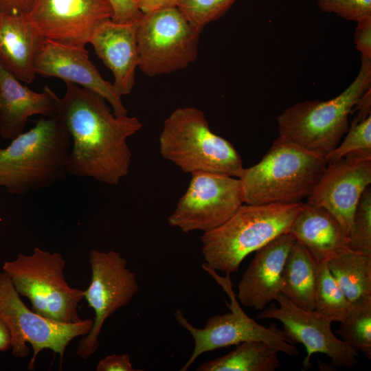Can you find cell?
<instances>
[{
	"instance_id": "1",
	"label": "cell",
	"mask_w": 371,
	"mask_h": 371,
	"mask_svg": "<svg viewBox=\"0 0 371 371\" xmlns=\"http://www.w3.org/2000/svg\"><path fill=\"white\" fill-rule=\"evenodd\" d=\"M65 85L56 116L72 142L68 175L118 185L131 163L127 139L142 124L136 117L116 116L100 95L71 82Z\"/></svg>"
},
{
	"instance_id": "2",
	"label": "cell",
	"mask_w": 371,
	"mask_h": 371,
	"mask_svg": "<svg viewBox=\"0 0 371 371\" xmlns=\"http://www.w3.org/2000/svg\"><path fill=\"white\" fill-rule=\"evenodd\" d=\"M71 146V136L56 115L41 116L0 148V188L22 195L64 181Z\"/></svg>"
},
{
	"instance_id": "3",
	"label": "cell",
	"mask_w": 371,
	"mask_h": 371,
	"mask_svg": "<svg viewBox=\"0 0 371 371\" xmlns=\"http://www.w3.org/2000/svg\"><path fill=\"white\" fill-rule=\"evenodd\" d=\"M328 161L280 137L256 164L243 168L238 177L243 201L250 205L300 203L307 198Z\"/></svg>"
},
{
	"instance_id": "4",
	"label": "cell",
	"mask_w": 371,
	"mask_h": 371,
	"mask_svg": "<svg viewBox=\"0 0 371 371\" xmlns=\"http://www.w3.org/2000/svg\"><path fill=\"white\" fill-rule=\"evenodd\" d=\"M301 205L242 204L221 225L203 232L201 240L205 264L215 271L236 272L248 255L289 232Z\"/></svg>"
},
{
	"instance_id": "5",
	"label": "cell",
	"mask_w": 371,
	"mask_h": 371,
	"mask_svg": "<svg viewBox=\"0 0 371 371\" xmlns=\"http://www.w3.org/2000/svg\"><path fill=\"white\" fill-rule=\"evenodd\" d=\"M162 157L190 175L199 172L238 177L244 168L234 145L213 133L204 113L193 106L174 110L159 137Z\"/></svg>"
},
{
	"instance_id": "6",
	"label": "cell",
	"mask_w": 371,
	"mask_h": 371,
	"mask_svg": "<svg viewBox=\"0 0 371 371\" xmlns=\"http://www.w3.org/2000/svg\"><path fill=\"white\" fill-rule=\"evenodd\" d=\"M371 87V58L361 57L357 76L339 95L326 101L299 102L278 117L280 137L322 155L340 143L349 128L348 116Z\"/></svg>"
},
{
	"instance_id": "7",
	"label": "cell",
	"mask_w": 371,
	"mask_h": 371,
	"mask_svg": "<svg viewBox=\"0 0 371 371\" xmlns=\"http://www.w3.org/2000/svg\"><path fill=\"white\" fill-rule=\"evenodd\" d=\"M65 265L59 253L36 247L30 255L19 254L15 260L5 262L3 271L9 275L17 293L30 301L33 311L53 320L77 323L82 320L78 307L84 290L68 284Z\"/></svg>"
},
{
	"instance_id": "8",
	"label": "cell",
	"mask_w": 371,
	"mask_h": 371,
	"mask_svg": "<svg viewBox=\"0 0 371 371\" xmlns=\"http://www.w3.org/2000/svg\"><path fill=\"white\" fill-rule=\"evenodd\" d=\"M201 32L177 7L142 13L137 21L138 67L150 77L187 68L197 58Z\"/></svg>"
},
{
	"instance_id": "9",
	"label": "cell",
	"mask_w": 371,
	"mask_h": 371,
	"mask_svg": "<svg viewBox=\"0 0 371 371\" xmlns=\"http://www.w3.org/2000/svg\"><path fill=\"white\" fill-rule=\"evenodd\" d=\"M203 268L214 278L229 296L230 304H227L231 311L212 316L203 328L192 325L180 309L175 311V317L177 324L190 333L194 341L193 352L180 369L181 371H186L205 352L247 341H263L278 352L290 357L299 355L298 349L286 341L283 330L279 329L275 324L265 327L245 313L232 290L229 273L223 278L218 276L215 270L206 264L203 265Z\"/></svg>"
},
{
	"instance_id": "10",
	"label": "cell",
	"mask_w": 371,
	"mask_h": 371,
	"mask_svg": "<svg viewBox=\"0 0 371 371\" xmlns=\"http://www.w3.org/2000/svg\"><path fill=\"white\" fill-rule=\"evenodd\" d=\"M0 318L8 325L12 335V353L14 357H25L33 349L28 370L34 369L38 354L44 349L59 355L61 361L67 345L74 339L87 335L93 319L77 323H65L43 317L30 309L16 291L9 275L0 272Z\"/></svg>"
},
{
	"instance_id": "11",
	"label": "cell",
	"mask_w": 371,
	"mask_h": 371,
	"mask_svg": "<svg viewBox=\"0 0 371 371\" xmlns=\"http://www.w3.org/2000/svg\"><path fill=\"white\" fill-rule=\"evenodd\" d=\"M91 279L84 298L95 313L89 333L80 341L76 355L87 359L99 347V336L105 321L131 302L139 290L136 274L115 251L92 249L89 252Z\"/></svg>"
},
{
	"instance_id": "12",
	"label": "cell",
	"mask_w": 371,
	"mask_h": 371,
	"mask_svg": "<svg viewBox=\"0 0 371 371\" xmlns=\"http://www.w3.org/2000/svg\"><path fill=\"white\" fill-rule=\"evenodd\" d=\"M188 187L168 218L184 233L212 230L227 221L243 204L237 177L199 172L191 175Z\"/></svg>"
},
{
	"instance_id": "13",
	"label": "cell",
	"mask_w": 371,
	"mask_h": 371,
	"mask_svg": "<svg viewBox=\"0 0 371 371\" xmlns=\"http://www.w3.org/2000/svg\"><path fill=\"white\" fill-rule=\"evenodd\" d=\"M275 303L262 310L257 318L275 319L283 325L286 341L302 344L306 350L303 361L305 369L310 367V359L315 353L324 354L335 368H350L359 364V352L337 337L331 328L332 322L315 310L300 308L280 293Z\"/></svg>"
},
{
	"instance_id": "14",
	"label": "cell",
	"mask_w": 371,
	"mask_h": 371,
	"mask_svg": "<svg viewBox=\"0 0 371 371\" xmlns=\"http://www.w3.org/2000/svg\"><path fill=\"white\" fill-rule=\"evenodd\" d=\"M45 39L85 47L98 24L112 17L108 0H34L25 14Z\"/></svg>"
},
{
	"instance_id": "15",
	"label": "cell",
	"mask_w": 371,
	"mask_h": 371,
	"mask_svg": "<svg viewBox=\"0 0 371 371\" xmlns=\"http://www.w3.org/2000/svg\"><path fill=\"white\" fill-rule=\"evenodd\" d=\"M371 183V153H351L328 163L307 203L328 210L348 236L356 206Z\"/></svg>"
},
{
	"instance_id": "16",
	"label": "cell",
	"mask_w": 371,
	"mask_h": 371,
	"mask_svg": "<svg viewBox=\"0 0 371 371\" xmlns=\"http://www.w3.org/2000/svg\"><path fill=\"white\" fill-rule=\"evenodd\" d=\"M34 69L36 75L56 77L100 95L110 104L116 116L128 113L113 84L102 77L85 47L45 39L36 57Z\"/></svg>"
},
{
	"instance_id": "17",
	"label": "cell",
	"mask_w": 371,
	"mask_h": 371,
	"mask_svg": "<svg viewBox=\"0 0 371 371\" xmlns=\"http://www.w3.org/2000/svg\"><path fill=\"white\" fill-rule=\"evenodd\" d=\"M290 234H283L255 252L238 284L237 297L242 305L262 311L281 292L282 269L295 243Z\"/></svg>"
},
{
	"instance_id": "18",
	"label": "cell",
	"mask_w": 371,
	"mask_h": 371,
	"mask_svg": "<svg viewBox=\"0 0 371 371\" xmlns=\"http://www.w3.org/2000/svg\"><path fill=\"white\" fill-rule=\"evenodd\" d=\"M89 43L111 71L117 93L120 97L129 94L135 86L139 61L137 21L120 23L106 19L95 27Z\"/></svg>"
},
{
	"instance_id": "19",
	"label": "cell",
	"mask_w": 371,
	"mask_h": 371,
	"mask_svg": "<svg viewBox=\"0 0 371 371\" xmlns=\"http://www.w3.org/2000/svg\"><path fill=\"white\" fill-rule=\"evenodd\" d=\"M60 98L47 85L41 93L23 85L0 65V136L12 139L21 134L35 115H56Z\"/></svg>"
},
{
	"instance_id": "20",
	"label": "cell",
	"mask_w": 371,
	"mask_h": 371,
	"mask_svg": "<svg viewBox=\"0 0 371 371\" xmlns=\"http://www.w3.org/2000/svg\"><path fill=\"white\" fill-rule=\"evenodd\" d=\"M45 40L25 14L0 16V65L20 81L31 83L36 76V57Z\"/></svg>"
},
{
	"instance_id": "21",
	"label": "cell",
	"mask_w": 371,
	"mask_h": 371,
	"mask_svg": "<svg viewBox=\"0 0 371 371\" xmlns=\"http://www.w3.org/2000/svg\"><path fill=\"white\" fill-rule=\"evenodd\" d=\"M288 233L317 263L328 261L349 248L348 238L337 220L325 208L308 203H302Z\"/></svg>"
},
{
	"instance_id": "22",
	"label": "cell",
	"mask_w": 371,
	"mask_h": 371,
	"mask_svg": "<svg viewBox=\"0 0 371 371\" xmlns=\"http://www.w3.org/2000/svg\"><path fill=\"white\" fill-rule=\"evenodd\" d=\"M317 266L310 251L295 240L282 269L280 293L300 308L315 309Z\"/></svg>"
},
{
	"instance_id": "23",
	"label": "cell",
	"mask_w": 371,
	"mask_h": 371,
	"mask_svg": "<svg viewBox=\"0 0 371 371\" xmlns=\"http://www.w3.org/2000/svg\"><path fill=\"white\" fill-rule=\"evenodd\" d=\"M279 352L260 341L242 342L225 355L200 365L198 371H274L280 367Z\"/></svg>"
},
{
	"instance_id": "24",
	"label": "cell",
	"mask_w": 371,
	"mask_h": 371,
	"mask_svg": "<svg viewBox=\"0 0 371 371\" xmlns=\"http://www.w3.org/2000/svg\"><path fill=\"white\" fill-rule=\"evenodd\" d=\"M327 265L350 302L371 296V255L348 248Z\"/></svg>"
},
{
	"instance_id": "25",
	"label": "cell",
	"mask_w": 371,
	"mask_h": 371,
	"mask_svg": "<svg viewBox=\"0 0 371 371\" xmlns=\"http://www.w3.org/2000/svg\"><path fill=\"white\" fill-rule=\"evenodd\" d=\"M336 333L357 352L371 359V296L350 303Z\"/></svg>"
},
{
	"instance_id": "26",
	"label": "cell",
	"mask_w": 371,
	"mask_h": 371,
	"mask_svg": "<svg viewBox=\"0 0 371 371\" xmlns=\"http://www.w3.org/2000/svg\"><path fill=\"white\" fill-rule=\"evenodd\" d=\"M350 303L331 274L327 261L318 263L314 310L332 322L340 323L346 317Z\"/></svg>"
},
{
	"instance_id": "27",
	"label": "cell",
	"mask_w": 371,
	"mask_h": 371,
	"mask_svg": "<svg viewBox=\"0 0 371 371\" xmlns=\"http://www.w3.org/2000/svg\"><path fill=\"white\" fill-rule=\"evenodd\" d=\"M348 247L371 255V188L361 194L354 212L348 234Z\"/></svg>"
},
{
	"instance_id": "28",
	"label": "cell",
	"mask_w": 371,
	"mask_h": 371,
	"mask_svg": "<svg viewBox=\"0 0 371 371\" xmlns=\"http://www.w3.org/2000/svg\"><path fill=\"white\" fill-rule=\"evenodd\" d=\"M238 0H181L177 8L189 22L200 31L219 19Z\"/></svg>"
},
{
	"instance_id": "29",
	"label": "cell",
	"mask_w": 371,
	"mask_h": 371,
	"mask_svg": "<svg viewBox=\"0 0 371 371\" xmlns=\"http://www.w3.org/2000/svg\"><path fill=\"white\" fill-rule=\"evenodd\" d=\"M346 136L339 145L326 155L328 163L336 161L355 152L371 153V115L359 122H352Z\"/></svg>"
},
{
	"instance_id": "30",
	"label": "cell",
	"mask_w": 371,
	"mask_h": 371,
	"mask_svg": "<svg viewBox=\"0 0 371 371\" xmlns=\"http://www.w3.org/2000/svg\"><path fill=\"white\" fill-rule=\"evenodd\" d=\"M319 9L356 23L371 18V0H317Z\"/></svg>"
},
{
	"instance_id": "31",
	"label": "cell",
	"mask_w": 371,
	"mask_h": 371,
	"mask_svg": "<svg viewBox=\"0 0 371 371\" xmlns=\"http://www.w3.org/2000/svg\"><path fill=\"white\" fill-rule=\"evenodd\" d=\"M113 10L111 19L120 23H133L142 13L135 0H108Z\"/></svg>"
},
{
	"instance_id": "32",
	"label": "cell",
	"mask_w": 371,
	"mask_h": 371,
	"mask_svg": "<svg viewBox=\"0 0 371 371\" xmlns=\"http://www.w3.org/2000/svg\"><path fill=\"white\" fill-rule=\"evenodd\" d=\"M354 43L361 57L371 58V18L357 23Z\"/></svg>"
},
{
	"instance_id": "33",
	"label": "cell",
	"mask_w": 371,
	"mask_h": 371,
	"mask_svg": "<svg viewBox=\"0 0 371 371\" xmlns=\"http://www.w3.org/2000/svg\"><path fill=\"white\" fill-rule=\"evenodd\" d=\"M97 371H141L133 367L127 354L111 355L100 359L96 366Z\"/></svg>"
},
{
	"instance_id": "34",
	"label": "cell",
	"mask_w": 371,
	"mask_h": 371,
	"mask_svg": "<svg viewBox=\"0 0 371 371\" xmlns=\"http://www.w3.org/2000/svg\"><path fill=\"white\" fill-rule=\"evenodd\" d=\"M34 0H0V8L8 14H27Z\"/></svg>"
},
{
	"instance_id": "35",
	"label": "cell",
	"mask_w": 371,
	"mask_h": 371,
	"mask_svg": "<svg viewBox=\"0 0 371 371\" xmlns=\"http://www.w3.org/2000/svg\"><path fill=\"white\" fill-rule=\"evenodd\" d=\"M142 13L177 7L181 0H135Z\"/></svg>"
},
{
	"instance_id": "36",
	"label": "cell",
	"mask_w": 371,
	"mask_h": 371,
	"mask_svg": "<svg viewBox=\"0 0 371 371\" xmlns=\"http://www.w3.org/2000/svg\"><path fill=\"white\" fill-rule=\"evenodd\" d=\"M355 106L357 113L353 122H361L371 115V87L361 95Z\"/></svg>"
},
{
	"instance_id": "37",
	"label": "cell",
	"mask_w": 371,
	"mask_h": 371,
	"mask_svg": "<svg viewBox=\"0 0 371 371\" xmlns=\"http://www.w3.org/2000/svg\"><path fill=\"white\" fill-rule=\"evenodd\" d=\"M12 348V335L6 322L0 318V351H6Z\"/></svg>"
},
{
	"instance_id": "38",
	"label": "cell",
	"mask_w": 371,
	"mask_h": 371,
	"mask_svg": "<svg viewBox=\"0 0 371 371\" xmlns=\"http://www.w3.org/2000/svg\"><path fill=\"white\" fill-rule=\"evenodd\" d=\"M2 12H2V10H1V8H0V16H1V14H2Z\"/></svg>"
}]
</instances>
